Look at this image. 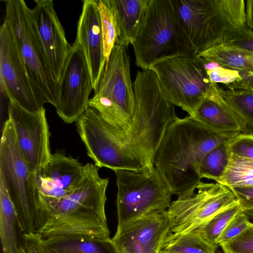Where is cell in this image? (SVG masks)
Here are the masks:
<instances>
[{"mask_svg": "<svg viewBox=\"0 0 253 253\" xmlns=\"http://www.w3.org/2000/svg\"><path fill=\"white\" fill-rule=\"evenodd\" d=\"M228 26L238 28L246 24V0H214Z\"/></svg>", "mask_w": 253, "mask_h": 253, "instance_id": "4dcf8cb0", "label": "cell"}, {"mask_svg": "<svg viewBox=\"0 0 253 253\" xmlns=\"http://www.w3.org/2000/svg\"><path fill=\"white\" fill-rule=\"evenodd\" d=\"M210 82L212 84H222L226 86L239 82L242 79L239 72L223 67L207 72Z\"/></svg>", "mask_w": 253, "mask_h": 253, "instance_id": "d590c367", "label": "cell"}, {"mask_svg": "<svg viewBox=\"0 0 253 253\" xmlns=\"http://www.w3.org/2000/svg\"><path fill=\"white\" fill-rule=\"evenodd\" d=\"M219 246L224 253H253V225L237 237L220 244Z\"/></svg>", "mask_w": 253, "mask_h": 253, "instance_id": "d6a6232c", "label": "cell"}, {"mask_svg": "<svg viewBox=\"0 0 253 253\" xmlns=\"http://www.w3.org/2000/svg\"><path fill=\"white\" fill-rule=\"evenodd\" d=\"M230 157L227 142L219 144L208 153L200 164V178L216 180L223 173Z\"/></svg>", "mask_w": 253, "mask_h": 253, "instance_id": "f546056e", "label": "cell"}, {"mask_svg": "<svg viewBox=\"0 0 253 253\" xmlns=\"http://www.w3.org/2000/svg\"></svg>", "mask_w": 253, "mask_h": 253, "instance_id": "7bdbcfd3", "label": "cell"}, {"mask_svg": "<svg viewBox=\"0 0 253 253\" xmlns=\"http://www.w3.org/2000/svg\"><path fill=\"white\" fill-rule=\"evenodd\" d=\"M136 65L148 69L161 57L185 49L172 0H149L146 17L132 44Z\"/></svg>", "mask_w": 253, "mask_h": 253, "instance_id": "9c48e42d", "label": "cell"}, {"mask_svg": "<svg viewBox=\"0 0 253 253\" xmlns=\"http://www.w3.org/2000/svg\"><path fill=\"white\" fill-rule=\"evenodd\" d=\"M216 96L238 123L241 133H253V90L228 88L215 84Z\"/></svg>", "mask_w": 253, "mask_h": 253, "instance_id": "7402d4cb", "label": "cell"}, {"mask_svg": "<svg viewBox=\"0 0 253 253\" xmlns=\"http://www.w3.org/2000/svg\"><path fill=\"white\" fill-rule=\"evenodd\" d=\"M41 238L48 253H121L110 238L74 235Z\"/></svg>", "mask_w": 253, "mask_h": 253, "instance_id": "ffe728a7", "label": "cell"}, {"mask_svg": "<svg viewBox=\"0 0 253 253\" xmlns=\"http://www.w3.org/2000/svg\"><path fill=\"white\" fill-rule=\"evenodd\" d=\"M86 169V164L83 165L73 157L67 156L64 151H57L36 173L39 195L52 199L65 197L83 179Z\"/></svg>", "mask_w": 253, "mask_h": 253, "instance_id": "d6986e66", "label": "cell"}, {"mask_svg": "<svg viewBox=\"0 0 253 253\" xmlns=\"http://www.w3.org/2000/svg\"><path fill=\"white\" fill-rule=\"evenodd\" d=\"M242 211H243L238 202L218 213L194 230L216 250L219 246L217 241L219 236L232 218Z\"/></svg>", "mask_w": 253, "mask_h": 253, "instance_id": "f1b7e54d", "label": "cell"}, {"mask_svg": "<svg viewBox=\"0 0 253 253\" xmlns=\"http://www.w3.org/2000/svg\"><path fill=\"white\" fill-rule=\"evenodd\" d=\"M201 57L219 63L225 68L238 71H253V54L227 46L222 42L199 53Z\"/></svg>", "mask_w": 253, "mask_h": 253, "instance_id": "d4e9b609", "label": "cell"}, {"mask_svg": "<svg viewBox=\"0 0 253 253\" xmlns=\"http://www.w3.org/2000/svg\"><path fill=\"white\" fill-rule=\"evenodd\" d=\"M19 253H48L37 233L21 234Z\"/></svg>", "mask_w": 253, "mask_h": 253, "instance_id": "8d00e7d4", "label": "cell"}, {"mask_svg": "<svg viewBox=\"0 0 253 253\" xmlns=\"http://www.w3.org/2000/svg\"><path fill=\"white\" fill-rule=\"evenodd\" d=\"M135 112L133 125L125 146L146 171L155 168L156 152L169 125L177 117L161 89L156 73L148 69L138 71L133 83Z\"/></svg>", "mask_w": 253, "mask_h": 253, "instance_id": "3957f363", "label": "cell"}, {"mask_svg": "<svg viewBox=\"0 0 253 253\" xmlns=\"http://www.w3.org/2000/svg\"><path fill=\"white\" fill-rule=\"evenodd\" d=\"M115 173L117 228L147 213L166 211L169 208L172 194L155 168L148 171L121 169Z\"/></svg>", "mask_w": 253, "mask_h": 253, "instance_id": "ba28073f", "label": "cell"}, {"mask_svg": "<svg viewBox=\"0 0 253 253\" xmlns=\"http://www.w3.org/2000/svg\"><path fill=\"white\" fill-rule=\"evenodd\" d=\"M203 125L219 134L239 133L241 128L233 117L218 101L215 84L207 98L192 117Z\"/></svg>", "mask_w": 253, "mask_h": 253, "instance_id": "603a6c76", "label": "cell"}, {"mask_svg": "<svg viewBox=\"0 0 253 253\" xmlns=\"http://www.w3.org/2000/svg\"><path fill=\"white\" fill-rule=\"evenodd\" d=\"M0 82L8 100L30 112L43 108V96L32 82L12 33L4 22L0 28Z\"/></svg>", "mask_w": 253, "mask_h": 253, "instance_id": "4fadbf2b", "label": "cell"}, {"mask_svg": "<svg viewBox=\"0 0 253 253\" xmlns=\"http://www.w3.org/2000/svg\"><path fill=\"white\" fill-rule=\"evenodd\" d=\"M8 119L11 121L19 148L31 169L41 170L50 160V133L43 108L30 112L9 99Z\"/></svg>", "mask_w": 253, "mask_h": 253, "instance_id": "9a60e30c", "label": "cell"}, {"mask_svg": "<svg viewBox=\"0 0 253 253\" xmlns=\"http://www.w3.org/2000/svg\"><path fill=\"white\" fill-rule=\"evenodd\" d=\"M97 4L101 21L104 54L107 63L114 46L118 41L120 32L111 0H97Z\"/></svg>", "mask_w": 253, "mask_h": 253, "instance_id": "83f0119b", "label": "cell"}, {"mask_svg": "<svg viewBox=\"0 0 253 253\" xmlns=\"http://www.w3.org/2000/svg\"><path fill=\"white\" fill-rule=\"evenodd\" d=\"M242 79L229 84L228 88H240L253 90V71H239Z\"/></svg>", "mask_w": 253, "mask_h": 253, "instance_id": "f35d334b", "label": "cell"}, {"mask_svg": "<svg viewBox=\"0 0 253 253\" xmlns=\"http://www.w3.org/2000/svg\"><path fill=\"white\" fill-rule=\"evenodd\" d=\"M17 231L20 233L14 205L0 181V237L2 253H19Z\"/></svg>", "mask_w": 253, "mask_h": 253, "instance_id": "cb8c5ba5", "label": "cell"}, {"mask_svg": "<svg viewBox=\"0 0 253 253\" xmlns=\"http://www.w3.org/2000/svg\"><path fill=\"white\" fill-rule=\"evenodd\" d=\"M31 9L33 25L55 81L58 84L72 45L54 8L52 0H36Z\"/></svg>", "mask_w": 253, "mask_h": 253, "instance_id": "2e32d148", "label": "cell"}, {"mask_svg": "<svg viewBox=\"0 0 253 253\" xmlns=\"http://www.w3.org/2000/svg\"><path fill=\"white\" fill-rule=\"evenodd\" d=\"M231 154L253 161V133H239L227 141Z\"/></svg>", "mask_w": 253, "mask_h": 253, "instance_id": "e575fe53", "label": "cell"}, {"mask_svg": "<svg viewBox=\"0 0 253 253\" xmlns=\"http://www.w3.org/2000/svg\"><path fill=\"white\" fill-rule=\"evenodd\" d=\"M4 22L9 27L33 84L45 103L57 105L58 84L50 69L35 31L31 9L23 0H4Z\"/></svg>", "mask_w": 253, "mask_h": 253, "instance_id": "52a82bcc", "label": "cell"}, {"mask_svg": "<svg viewBox=\"0 0 253 253\" xmlns=\"http://www.w3.org/2000/svg\"><path fill=\"white\" fill-rule=\"evenodd\" d=\"M215 250L195 230L188 233H170L163 241L162 253H215Z\"/></svg>", "mask_w": 253, "mask_h": 253, "instance_id": "484cf974", "label": "cell"}, {"mask_svg": "<svg viewBox=\"0 0 253 253\" xmlns=\"http://www.w3.org/2000/svg\"><path fill=\"white\" fill-rule=\"evenodd\" d=\"M184 47L199 53L222 42L228 24L214 0H172Z\"/></svg>", "mask_w": 253, "mask_h": 253, "instance_id": "30bf717a", "label": "cell"}, {"mask_svg": "<svg viewBox=\"0 0 253 253\" xmlns=\"http://www.w3.org/2000/svg\"><path fill=\"white\" fill-rule=\"evenodd\" d=\"M249 219L248 216L244 211L236 215L229 222L218 238L217 243L218 245L234 238L252 226L253 222H251Z\"/></svg>", "mask_w": 253, "mask_h": 253, "instance_id": "836d02e7", "label": "cell"}, {"mask_svg": "<svg viewBox=\"0 0 253 253\" xmlns=\"http://www.w3.org/2000/svg\"><path fill=\"white\" fill-rule=\"evenodd\" d=\"M149 69L157 75L168 101L180 107L191 117L196 115L212 88L202 57L190 50L163 56Z\"/></svg>", "mask_w": 253, "mask_h": 253, "instance_id": "8992f818", "label": "cell"}, {"mask_svg": "<svg viewBox=\"0 0 253 253\" xmlns=\"http://www.w3.org/2000/svg\"><path fill=\"white\" fill-rule=\"evenodd\" d=\"M0 181L14 205L21 234L36 233L39 199L36 173L26 162L8 118L0 139Z\"/></svg>", "mask_w": 253, "mask_h": 253, "instance_id": "5b68a950", "label": "cell"}, {"mask_svg": "<svg viewBox=\"0 0 253 253\" xmlns=\"http://www.w3.org/2000/svg\"><path fill=\"white\" fill-rule=\"evenodd\" d=\"M216 182L229 189L253 186V161L230 153L229 162Z\"/></svg>", "mask_w": 253, "mask_h": 253, "instance_id": "4316f807", "label": "cell"}, {"mask_svg": "<svg viewBox=\"0 0 253 253\" xmlns=\"http://www.w3.org/2000/svg\"><path fill=\"white\" fill-rule=\"evenodd\" d=\"M239 201L231 189L218 183L200 181L194 192L172 202L169 214L176 234L188 233Z\"/></svg>", "mask_w": 253, "mask_h": 253, "instance_id": "7c38bea8", "label": "cell"}, {"mask_svg": "<svg viewBox=\"0 0 253 253\" xmlns=\"http://www.w3.org/2000/svg\"><path fill=\"white\" fill-rule=\"evenodd\" d=\"M246 26L253 31V0H246Z\"/></svg>", "mask_w": 253, "mask_h": 253, "instance_id": "ab89813d", "label": "cell"}, {"mask_svg": "<svg viewBox=\"0 0 253 253\" xmlns=\"http://www.w3.org/2000/svg\"><path fill=\"white\" fill-rule=\"evenodd\" d=\"M161 253V252H160Z\"/></svg>", "mask_w": 253, "mask_h": 253, "instance_id": "b9f144b4", "label": "cell"}, {"mask_svg": "<svg viewBox=\"0 0 253 253\" xmlns=\"http://www.w3.org/2000/svg\"><path fill=\"white\" fill-rule=\"evenodd\" d=\"M75 42L81 45L83 50L94 91L106 63L97 0L83 1Z\"/></svg>", "mask_w": 253, "mask_h": 253, "instance_id": "ac0fdd59", "label": "cell"}, {"mask_svg": "<svg viewBox=\"0 0 253 253\" xmlns=\"http://www.w3.org/2000/svg\"><path fill=\"white\" fill-rule=\"evenodd\" d=\"M170 233L167 211H155L117 228L112 239L121 253H160Z\"/></svg>", "mask_w": 253, "mask_h": 253, "instance_id": "e0dca14e", "label": "cell"}, {"mask_svg": "<svg viewBox=\"0 0 253 253\" xmlns=\"http://www.w3.org/2000/svg\"><path fill=\"white\" fill-rule=\"evenodd\" d=\"M118 24L117 43L133 44L144 21L149 0H111Z\"/></svg>", "mask_w": 253, "mask_h": 253, "instance_id": "44dd1931", "label": "cell"}, {"mask_svg": "<svg viewBox=\"0 0 253 253\" xmlns=\"http://www.w3.org/2000/svg\"><path fill=\"white\" fill-rule=\"evenodd\" d=\"M76 126L87 155L99 168H107L114 172L121 169L147 171L120 144L113 127L95 109L88 107L76 121Z\"/></svg>", "mask_w": 253, "mask_h": 253, "instance_id": "8fae6325", "label": "cell"}, {"mask_svg": "<svg viewBox=\"0 0 253 253\" xmlns=\"http://www.w3.org/2000/svg\"><path fill=\"white\" fill-rule=\"evenodd\" d=\"M222 43L253 54V31L246 25L238 28L228 26Z\"/></svg>", "mask_w": 253, "mask_h": 253, "instance_id": "1f68e13d", "label": "cell"}, {"mask_svg": "<svg viewBox=\"0 0 253 253\" xmlns=\"http://www.w3.org/2000/svg\"><path fill=\"white\" fill-rule=\"evenodd\" d=\"M248 216L249 219L253 220V211H244Z\"/></svg>", "mask_w": 253, "mask_h": 253, "instance_id": "60d3db41", "label": "cell"}, {"mask_svg": "<svg viewBox=\"0 0 253 253\" xmlns=\"http://www.w3.org/2000/svg\"><path fill=\"white\" fill-rule=\"evenodd\" d=\"M237 134H219L192 117H177L168 127L156 152L154 167L172 195H189L201 181L199 169L205 156Z\"/></svg>", "mask_w": 253, "mask_h": 253, "instance_id": "7a4b0ae2", "label": "cell"}, {"mask_svg": "<svg viewBox=\"0 0 253 253\" xmlns=\"http://www.w3.org/2000/svg\"><path fill=\"white\" fill-rule=\"evenodd\" d=\"M88 106L119 131L117 137L124 145L133 125L135 106L127 46H114Z\"/></svg>", "mask_w": 253, "mask_h": 253, "instance_id": "277c9868", "label": "cell"}, {"mask_svg": "<svg viewBox=\"0 0 253 253\" xmlns=\"http://www.w3.org/2000/svg\"><path fill=\"white\" fill-rule=\"evenodd\" d=\"M83 179L68 195L52 199L39 195L36 233L42 238L81 235L110 237L105 214L109 179L100 168L87 163Z\"/></svg>", "mask_w": 253, "mask_h": 253, "instance_id": "6da1fadb", "label": "cell"}, {"mask_svg": "<svg viewBox=\"0 0 253 253\" xmlns=\"http://www.w3.org/2000/svg\"><path fill=\"white\" fill-rule=\"evenodd\" d=\"M93 89L88 66L81 45L75 41L58 83L56 111L66 124L78 120L89 107Z\"/></svg>", "mask_w": 253, "mask_h": 253, "instance_id": "5bb4252c", "label": "cell"}, {"mask_svg": "<svg viewBox=\"0 0 253 253\" xmlns=\"http://www.w3.org/2000/svg\"><path fill=\"white\" fill-rule=\"evenodd\" d=\"M230 189L238 200L243 211H253V186Z\"/></svg>", "mask_w": 253, "mask_h": 253, "instance_id": "74e56055", "label": "cell"}]
</instances>
